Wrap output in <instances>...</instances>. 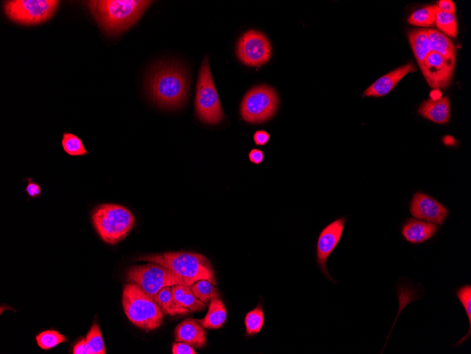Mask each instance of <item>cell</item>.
<instances>
[{
    "mask_svg": "<svg viewBox=\"0 0 471 354\" xmlns=\"http://www.w3.org/2000/svg\"><path fill=\"white\" fill-rule=\"evenodd\" d=\"M150 98L163 109H178L185 104L190 87L187 71L174 62L161 63L149 71L146 80Z\"/></svg>",
    "mask_w": 471,
    "mask_h": 354,
    "instance_id": "cell-1",
    "label": "cell"
},
{
    "mask_svg": "<svg viewBox=\"0 0 471 354\" xmlns=\"http://www.w3.org/2000/svg\"><path fill=\"white\" fill-rule=\"evenodd\" d=\"M152 3L143 0H101L88 2V5L103 31L110 36H117L133 26Z\"/></svg>",
    "mask_w": 471,
    "mask_h": 354,
    "instance_id": "cell-2",
    "label": "cell"
},
{
    "mask_svg": "<svg viewBox=\"0 0 471 354\" xmlns=\"http://www.w3.org/2000/svg\"><path fill=\"white\" fill-rule=\"evenodd\" d=\"M145 261L161 265L181 278L192 287L195 283L206 280L217 285L212 265L205 256L194 252H170L161 254H148L138 258Z\"/></svg>",
    "mask_w": 471,
    "mask_h": 354,
    "instance_id": "cell-3",
    "label": "cell"
},
{
    "mask_svg": "<svg viewBox=\"0 0 471 354\" xmlns=\"http://www.w3.org/2000/svg\"><path fill=\"white\" fill-rule=\"evenodd\" d=\"M122 306L128 319L146 331L156 330L164 320V313L154 298L136 284L124 286Z\"/></svg>",
    "mask_w": 471,
    "mask_h": 354,
    "instance_id": "cell-4",
    "label": "cell"
},
{
    "mask_svg": "<svg viewBox=\"0 0 471 354\" xmlns=\"http://www.w3.org/2000/svg\"><path fill=\"white\" fill-rule=\"evenodd\" d=\"M91 219L101 239L113 245L123 241L135 225L132 212L115 204L99 206L93 211Z\"/></svg>",
    "mask_w": 471,
    "mask_h": 354,
    "instance_id": "cell-5",
    "label": "cell"
},
{
    "mask_svg": "<svg viewBox=\"0 0 471 354\" xmlns=\"http://www.w3.org/2000/svg\"><path fill=\"white\" fill-rule=\"evenodd\" d=\"M195 105L198 118L205 123L216 124L224 119L225 114L207 57L202 63L198 76Z\"/></svg>",
    "mask_w": 471,
    "mask_h": 354,
    "instance_id": "cell-6",
    "label": "cell"
},
{
    "mask_svg": "<svg viewBox=\"0 0 471 354\" xmlns=\"http://www.w3.org/2000/svg\"><path fill=\"white\" fill-rule=\"evenodd\" d=\"M126 280L152 298L166 287L187 285L183 278L170 269L152 263L130 267L126 272Z\"/></svg>",
    "mask_w": 471,
    "mask_h": 354,
    "instance_id": "cell-7",
    "label": "cell"
},
{
    "mask_svg": "<svg viewBox=\"0 0 471 354\" xmlns=\"http://www.w3.org/2000/svg\"><path fill=\"white\" fill-rule=\"evenodd\" d=\"M279 98L275 90L266 85L251 89L241 105L242 118L249 123H262L272 118L277 109Z\"/></svg>",
    "mask_w": 471,
    "mask_h": 354,
    "instance_id": "cell-8",
    "label": "cell"
},
{
    "mask_svg": "<svg viewBox=\"0 0 471 354\" xmlns=\"http://www.w3.org/2000/svg\"><path fill=\"white\" fill-rule=\"evenodd\" d=\"M59 1L55 0H14L5 4L6 15L23 25H35L49 19L56 13Z\"/></svg>",
    "mask_w": 471,
    "mask_h": 354,
    "instance_id": "cell-9",
    "label": "cell"
},
{
    "mask_svg": "<svg viewBox=\"0 0 471 354\" xmlns=\"http://www.w3.org/2000/svg\"><path fill=\"white\" fill-rule=\"evenodd\" d=\"M271 54V45L268 38L255 30L244 34L238 44V56L242 63L248 66L264 65L270 60Z\"/></svg>",
    "mask_w": 471,
    "mask_h": 354,
    "instance_id": "cell-10",
    "label": "cell"
},
{
    "mask_svg": "<svg viewBox=\"0 0 471 354\" xmlns=\"http://www.w3.org/2000/svg\"><path fill=\"white\" fill-rule=\"evenodd\" d=\"M456 62L446 60L441 56L430 52L421 69L428 85L433 89H446L452 81Z\"/></svg>",
    "mask_w": 471,
    "mask_h": 354,
    "instance_id": "cell-11",
    "label": "cell"
},
{
    "mask_svg": "<svg viewBox=\"0 0 471 354\" xmlns=\"http://www.w3.org/2000/svg\"><path fill=\"white\" fill-rule=\"evenodd\" d=\"M346 221V218L338 219L326 226L321 233L317 243L318 264L324 274L332 282L334 280L327 268V261L343 236Z\"/></svg>",
    "mask_w": 471,
    "mask_h": 354,
    "instance_id": "cell-12",
    "label": "cell"
},
{
    "mask_svg": "<svg viewBox=\"0 0 471 354\" xmlns=\"http://www.w3.org/2000/svg\"><path fill=\"white\" fill-rule=\"evenodd\" d=\"M410 212L415 218L441 225L448 215V210L440 202L429 195L416 192L411 201Z\"/></svg>",
    "mask_w": 471,
    "mask_h": 354,
    "instance_id": "cell-13",
    "label": "cell"
},
{
    "mask_svg": "<svg viewBox=\"0 0 471 354\" xmlns=\"http://www.w3.org/2000/svg\"><path fill=\"white\" fill-rule=\"evenodd\" d=\"M417 71L413 61L391 71L376 80L367 89L363 96L380 98L389 94L410 73Z\"/></svg>",
    "mask_w": 471,
    "mask_h": 354,
    "instance_id": "cell-14",
    "label": "cell"
},
{
    "mask_svg": "<svg viewBox=\"0 0 471 354\" xmlns=\"http://www.w3.org/2000/svg\"><path fill=\"white\" fill-rule=\"evenodd\" d=\"M174 339L176 342L187 344L193 348L201 349L207 344V333L205 328L196 320L189 318L175 328Z\"/></svg>",
    "mask_w": 471,
    "mask_h": 354,
    "instance_id": "cell-15",
    "label": "cell"
},
{
    "mask_svg": "<svg viewBox=\"0 0 471 354\" xmlns=\"http://www.w3.org/2000/svg\"><path fill=\"white\" fill-rule=\"evenodd\" d=\"M417 112L435 123L447 124L451 117L450 100L448 96L426 100L422 104Z\"/></svg>",
    "mask_w": 471,
    "mask_h": 354,
    "instance_id": "cell-16",
    "label": "cell"
},
{
    "mask_svg": "<svg viewBox=\"0 0 471 354\" xmlns=\"http://www.w3.org/2000/svg\"><path fill=\"white\" fill-rule=\"evenodd\" d=\"M438 230L436 224L409 219L402 228V235L413 244L422 243L431 239Z\"/></svg>",
    "mask_w": 471,
    "mask_h": 354,
    "instance_id": "cell-17",
    "label": "cell"
},
{
    "mask_svg": "<svg viewBox=\"0 0 471 354\" xmlns=\"http://www.w3.org/2000/svg\"><path fill=\"white\" fill-rule=\"evenodd\" d=\"M172 294L176 305L191 312H200L206 309L205 303L198 300L193 294L190 286L174 285L171 287Z\"/></svg>",
    "mask_w": 471,
    "mask_h": 354,
    "instance_id": "cell-18",
    "label": "cell"
},
{
    "mask_svg": "<svg viewBox=\"0 0 471 354\" xmlns=\"http://www.w3.org/2000/svg\"><path fill=\"white\" fill-rule=\"evenodd\" d=\"M430 52L456 62V47L449 37L435 30H428Z\"/></svg>",
    "mask_w": 471,
    "mask_h": 354,
    "instance_id": "cell-19",
    "label": "cell"
},
{
    "mask_svg": "<svg viewBox=\"0 0 471 354\" xmlns=\"http://www.w3.org/2000/svg\"><path fill=\"white\" fill-rule=\"evenodd\" d=\"M412 52L420 69L430 52L428 30H413L408 32Z\"/></svg>",
    "mask_w": 471,
    "mask_h": 354,
    "instance_id": "cell-20",
    "label": "cell"
},
{
    "mask_svg": "<svg viewBox=\"0 0 471 354\" xmlns=\"http://www.w3.org/2000/svg\"><path fill=\"white\" fill-rule=\"evenodd\" d=\"M227 317L224 303L218 297H216L211 300L210 307L205 317L196 321L208 330H218L224 325Z\"/></svg>",
    "mask_w": 471,
    "mask_h": 354,
    "instance_id": "cell-21",
    "label": "cell"
},
{
    "mask_svg": "<svg viewBox=\"0 0 471 354\" xmlns=\"http://www.w3.org/2000/svg\"><path fill=\"white\" fill-rule=\"evenodd\" d=\"M153 298L164 315L185 316L191 312L189 309L181 308L176 305L172 297L171 287L162 289Z\"/></svg>",
    "mask_w": 471,
    "mask_h": 354,
    "instance_id": "cell-22",
    "label": "cell"
},
{
    "mask_svg": "<svg viewBox=\"0 0 471 354\" xmlns=\"http://www.w3.org/2000/svg\"><path fill=\"white\" fill-rule=\"evenodd\" d=\"M435 26L441 33L448 37L453 38H457L458 34V23L455 14L444 12L437 6L435 12Z\"/></svg>",
    "mask_w": 471,
    "mask_h": 354,
    "instance_id": "cell-23",
    "label": "cell"
},
{
    "mask_svg": "<svg viewBox=\"0 0 471 354\" xmlns=\"http://www.w3.org/2000/svg\"><path fill=\"white\" fill-rule=\"evenodd\" d=\"M436 7L437 5H428L417 10L408 18L409 23L420 27L435 26Z\"/></svg>",
    "mask_w": 471,
    "mask_h": 354,
    "instance_id": "cell-24",
    "label": "cell"
},
{
    "mask_svg": "<svg viewBox=\"0 0 471 354\" xmlns=\"http://www.w3.org/2000/svg\"><path fill=\"white\" fill-rule=\"evenodd\" d=\"M191 288L194 295L206 305L213 298L218 297L219 292L214 285L206 280L197 281Z\"/></svg>",
    "mask_w": 471,
    "mask_h": 354,
    "instance_id": "cell-25",
    "label": "cell"
},
{
    "mask_svg": "<svg viewBox=\"0 0 471 354\" xmlns=\"http://www.w3.org/2000/svg\"><path fill=\"white\" fill-rule=\"evenodd\" d=\"M62 144L65 153L70 156L80 157L89 154L82 140L73 134L65 133Z\"/></svg>",
    "mask_w": 471,
    "mask_h": 354,
    "instance_id": "cell-26",
    "label": "cell"
},
{
    "mask_svg": "<svg viewBox=\"0 0 471 354\" xmlns=\"http://www.w3.org/2000/svg\"><path fill=\"white\" fill-rule=\"evenodd\" d=\"M86 342L89 354H106V349L102 338L100 328L97 323L90 329L86 338Z\"/></svg>",
    "mask_w": 471,
    "mask_h": 354,
    "instance_id": "cell-27",
    "label": "cell"
},
{
    "mask_svg": "<svg viewBox=\"0 0 471 354\" xmlns=\"http://www.w3.org/2000/svg\"><path fill=\"white\" fill-rule=\"evenodd\" d=\"M264 324V314L262 307L258 305L254 310L247 313L245 318L246 335L249 336L258 334Z\"/></svg>",
    "mask_w": 471,
    "mask_h": 354,
    "instance_id": "cell-28",
    "label": "cell"
},
{
    "mask_svg": "<svg viewBox=\"0 0 471 354\" xmlns=\"http://www.w3.org/2000/svg\"><path fill=\"white\" fill-rule=\"evenodd\" d=\"M38 345L43 350L55 348L62 343L67 342L63 335L55 331H47L41 333L36 337Z\"/></svg>",
    "mask_w": 471,
    "mask_h": 354,
    "instance_id": "cell-29",
    "label": "cell"
},
{
    "mask_svg": "<svg viewBox=\"0 0 471 354\" xmlns=\"http://www.w3.org/2000/svg\"><path fill=\"white\" fill-rule=\"evenodd\" d=\"M457 296L463 305L469 320V330L468 334L463 338L455 346L463 344L470 337L471 331V286L466 285L457 291Z\"/></svg>",
    "mask_w": 471,
    "mask_h": 354,
    "instance_id": "cell-30",
    "label": "cell"
},
{
    "mask_svg": "<svg viewBox=\"0 0 471 354\" xmlns=\"http://www.w3.org/2000/svg\"><path fill=\"white\" fill-rule=\"evenodd\" d=\"M173 354H196L194 349L185 343L175 342L172 346Z\"/></svg>",
    "mask_w": 471,
    "mask_h": 354,
    "instance_id": "cell-31",
    "label": "cell"
},
{
    "mask_svg": "<svg viewBox=\"0 0 471 354\" xmlns=\"http://www.w3.org/2000/svg\"><path fill=\"white\" fill-rule=\"evenodd\" d=\"M437 8L442 12L449 14H455L456 6L452 0H439L437 2Z\"/></svg>",
    "mask_w": 471,
    "mask_h": 354,
    "instance_id": "cell-32",
    "label": "cell"
},
{
    "mask_svg": "<svg viewBox=\"0 0 471 354\" xmlns=\"http://www.w3.org/2000/svg\"><path fill=\"white\" fill-rule=\"evenodd\" d=\"M271 136L269 133L265 131H257L253 135V140L256 145L264 146L270 140Z\"/></svg>",
    "mask_w": 471,
    "mask_h": 354,
    "instance_id": "cell-33",
    "label": "cell"
},
{
    "mask_svg": "<svg viewBox=\"0 0 471 354\" xmlns=\"http://www.w3.org/2000/svg\"><path fill=\"white\" fill-rule=\"evenodd\" d=\"M28 181L29 184L27 187L25 188V192H27L28 195L32 197L36 198L40 197L41 194V186L36 183L34 182L31 179H30Z\"/></svg>",
    "mask_w": 471,
    "mask_h": 354,
    "instance_id": "cell-34",
    "label": "cell"
},
{
    "mask_svg": "<svg viewBox=\"0 0 471 354\" xmlns=\"http://www.w3.org/2000/svg\"><path fill=\"white\" fill-rule=\"evenodd\" d=\"M249 159L254 164H260L264 160V154L260 149L254 148L249 153Z\"/></svg>",
    "mask_w": 471,
    "mask_h": 354,
    "instance_id": "cell-35",
    "label": "cell"
},
{
    "mask_svg": "<svg viewBox=\"0 0 471 354\" xmlns=\"http://www.w3.org/2000/svg\"><path fill=\"white\" fill-rule=\"evenodd\" d=\"M73 354H89L87 349L86 338L78 342L73 347Z\"/></svg>",
    "mask_w": 471,
    "mask_h": 354,
    "instance_id": "cell-36",
    "label": "cell"
}]
</instances>
